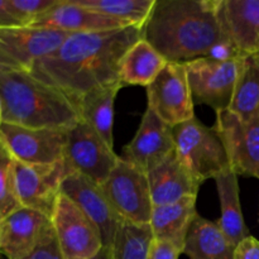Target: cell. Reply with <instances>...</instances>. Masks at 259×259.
Instances as JSON below:
<instances>
[{"instance_id":"obj_1","label":"cell","mask_w":259,"mask_h":259,"mask_svg":"<svg viewBox=\"0 0 259 259\" xmlns=\"http://www.w3.org/2000/svg\"><path fill=\"white\" fill-rule=\"evenodd\" d=\"M143 38V28L125 27L70 34L52 55L37 61L28 72L57 88L77 106L82 96L101 86L120 82L119 62Z\"/></svg>"},{"instance_id":"obj_2","label":"cell","mask_w":259,"mask_h":259,"mask_svg":"<svg viewBox=\"0 0 259 259\" xmlns=\"http://www.w3.org/2000/svg\"><path fill=\"white\" fill-rule=\"evenodd\" d=\"M218 0H156L143 27V39L167 62L187 63L209 57L218 45L229 40L223 32Z\"/></svg>"},{"instance_id":"obj_3","label":"cell","mask_w":259,"mask_h":259,"mask_svg":"<svg viewBox=\"0 0 259 259\" xmlns=\"http://www.w3.org/2000/svg\"><path fill=\"white\" fill-rule=\"evenodd\" d=\"M3 121L33 129L68 131L81 120L67 95L29 72L14 70L0 75Z\"/></svg>"},{"instance_id":"obj_4","label":"cell","mask_w":259,"mask_h":259,"mask_svg":"<svg viewBox=\"0 0 259 259\" xmlns=\"http://www.w3.org/2000/svg\"><path fill=\"white\" fill-rule=\"evenodd\" d=\"M172 132L177 157L199 182L204 184L232 169L227 149L215 126L210 128L195 116L174 126Z\"/></svg>"},{"instance_id":"obj_5","label":"cell","mask_w":259,"mask_h":259,"mask_svg":"<svg viewBox=\"0 0 259 259\" xmlns=\"http://www.w3.org/2000/svg\"><path fill=\"white\" fill-rule=\"evenodd\" d=\"M100 186L123 222L149 224L153 202L147 174L120 157L115 168Z\"/></svg>"},{"instance_id":"obj_6","label":"cell","mask_w":259,"mask_h":259,"mask_svg":"<svg viewBox=\"0 0 259 259\" xmlns=\"http://www.w3.org/2000/svg\"><path fill=\"white\" fill-rule=\"evenodd\" d=\"M14 187L20 206L52 217L63 181L73 174L66 158L52 164H27L14 159Z\"/></svg>"},{"instance_id":"obj_7","label":"cell","mask_w":259,"mask_h":259,"mask_svg":"<svg viewBox=\"0 0 259 259\" xmlns=\"http://www.w3.org/2000/svg\"><path fill=\"white\" fill-rule=\"evenodd\" d=\"M240 58L222 61L201 57L184 63L195 104L218 111L229 110L239 73Z\"/></svg>"},{"instance_id":"obj_8","label":"cell","mask_w":259,"mask_h":259,"mask_svg":"<svg viewBox=\"0 0 259 259\" xmlns=\"http://www.w3.org/2000/svg\"><path fill=\"white\" fill-rule=\"evenodd\" d=\"M51 220L65 259H90L103 250V238L98 227L65 195L58 197Z\"/></svg>"},{"instance_id":"obj_9","label":"cell","mask_w":259,"mask_h":259,"mask_svg":"<svg viewBox=\"0 0 259 259\" xmlns=\"http://www.w3.org/2000/svg\"><path fill=\"white\" fill-rule=\"evenodd\" d=\"M147 98L148 108L172 128L195 118V103L184 63H167L147 88Z\"/></svg>"},{"instance_id":"obj_10","label":"cell","mask_w":259,"mask_h":259,"mask_svg":"<svg viewBox=\"0 0 259 259\" xmlns=\"http://www.w3.org/2000/svg\"><path fill=\"white\" fill-rule=\"evenodd\" d=\"M65 158L73 172L103 185L120 156L88 123L80 120L67 131Z\"/></svg>"},{"instance_id":"obj_11","label":"cell","mask_w":259,"mask_h":259,"mask_svg":"<svg viewBox=\"0 0 259 259\" xmlns=\"http://www.w3.org/2000/svg\"><path fill=\"white\" fill-rule=\"evenodd\" d=\"M0 141L15 161L52 164L65 158L67 131L25 128L3 121Z\"/></svg>"},{"instance_id":"obj_12","label":"cell","mask_w":259,"mask_h":259,"mask_svg":"<svg viewBox=\"0 0 259 259\" xmlns=\"http://www.w3.org/2000/svg\"><path fill=\"white\" fill-rule=\"evenodd\" d=\"M214 126L227 149L232 171L237 176L259 180V116L243 121L229 110L218 111Z\"/></svg>"},{"instance_id":"obj_13","label":"cell","mask_w":259,"mask_h":259,"mask_svg":"<svg viewBox=\"0 0 259 259\" xmlns=\"http://www.w3.org/2000/svg\"><path fill=\"white\" fill-rule=\"evenodd\" d=\"M55 235L50 217L19 207L0 223V254L7 259H23Z\"/></svg>"},{"instance_id":"obj_14","label":"cell","mask_w":259,"mask_h":259,"mask_svg":"<svg viewBox=\"0 0 259 259\" xmlns=\"http://www.w3.org/2000/svg\"><path fill=\"white\" fill-rule=\"evenodd\" d=\"M175 152L172 126L147 108L134 138L123 148L121 158L148 174Z\"/></svg>"},{"instance_id":"obj_15","label":"cell","mask_w":259,"mask_h":259,"mask_svg":"<svg viewBox=\"0 0 259 259\" xmlns=\"http://www.w3.org/2000/svg\"><path fill=\"white\" fill-rule=\"evenodd\" d=\"M61 194L72 200L93 220L103 238L104 248L109 249L123 220L106 199L100 185L73 172L63 181Z\"/></svg>"},{"instance_id":"obj_16","label":"cell","mask_w":259,"mask_h":259,"mask_svg":"<svg viewBox=\"0 0 259 259\" xmlns=\"http://www.w3.org/2000/svg\"><path fill=\"white\" fill-rule=\"evenodd\" d=\"M70 34L50 28L17 27L0 29V50L22 70L52 55Z\"/></svg>"},{"instance_id":"obj_17","label":"cell","mask_w":259,"mask_h":259,"mask_svg":"<svg viewBox=\"0 0 259 259\" xmlns=\"http://www.w3.org/2000/svg\"><path fill=\"white\" fill-rule=\"evenodd\" d=\"M223 32L242 56L259 55V0H218Z\"/></svg>"},{"instance_id":"obj_18","label":"cell","mask_w":259,"mask_h":259,"mask_svg":"<svg viewBox=\"0 0 259 259\" xmlns=\"http://www.w3.org/2000/svg\"><path fill=\"white\" fill-rule=\"evenodd\" d=\"M28 27L50 28L67 34H82L119 29L125 28V25L77 4L75 0H60Z\"/></svg>"},{"instance_id":"obj_19","label":"cell","mask_w":259,"mask_h":259,"mask_svg":"<svg viewBox=\"0 0 259 259\" xmlns=\"http://www.w3.org/2000/svg\"><path fill=\"white\" fill-rule=\"evenodd\" d=\"M153 206L174 204L186 197H197L201 182L180 161L176 151L147 174Z\"/></svg>"},{"instance_id":"obj_20","label":"cell","mask_w":259,"mask_h":259,"mask_svg":"<svg viewBox=\"0 0 259 259\" xmlns=\"http://www.w3.org/2000/svg\"><path fill=\"white\" fill-rule=\"evenodd\" d=\"M196 211V197H186L174 204L153 206L151 225L154 240L167 243L184 253L185 243Z\"/></svg>"},{"instance_id":"obj_21","label":"cell","mask_w":259,"mask_h":259,"mask_svg":"<svg viewBox=\"0 0 259 259\" xmlns=\"http://www.w3.org/2000/svg\"><path fill=\"white\" fill-rule=\"evenodd\" d=\"M167 63L166 58L142 38L121 57L118 68L119 81L123 86L148 88Z\"/></svg>"},{"instance_id":"obj_22","label":"cell","mask_w":259,"mask_h":259,"mask_svg":"<svg viewBox=\"0 0 259 259\" xmlns=\"http://www.w3.org/2000/svg\"><path fill=\"white\" fill-rule=\"evenodd\" d=\"M120 82L101 86L86 94L78 101L81 120L88 123L111 148H114V108Z\"/></svg>"},{"instance_id":"obj_23","label":"cell","mask_w":259,"mask_h":259,"mask_svg":"<svg viewBox=\"0 0 259 259\" xmlns=\"http://www.w3.org/2000/svg\"><path fill=\"white\" fill-rule=\"evenodd\" d=\"M219 195L222 215L218 225L225 237L234 247H237L244 238L249 237V230L245 225L239 197L238 176L232 169L219 175L214 179Z\"/></svg>"},{"instance_id":"obj_24","label":"cell","mask_w":259,"mask_h":259,"mask_svg":"<svg viewBox=\"0 0 259 259\" xmlns=\"http://www.w3.org/2000/svg\"><path fill=\"white\" fill-rule=\"evenodd\" d=\"M234 249L217 222L197 215L187 234L184 254L190 259H233Z\"/></svg>"},{"instance_id":"obj_25","label":"cell","mask_w":259,"mask_h":259,"mask_svg":"<svg viewBox=\"0 0 259 259\" xmlns=\"http://www.w3.org/2000/svg\"><path fill=\"white\" fill-rule=\"evenodd\" d=\"M230 113L243 121L259 116V55L242 56Z\"/></svg>"},{"instance_id":"obj_26","label":"cell","mask_w":259,"mask_h":259,"mask_svg":"<svg viewBox=\"0 0 259 259\" xmlns=\"http://www.w3.org/2000/svg\"><path fill=\"white\" fill-rule=\"evenodd\" d=\"M77 4L111 18L125 27L143 28L156 0H75Z\"/></svg>"},{"instance_id":"obj_27","label":"cell","mask_w":259,"mask_h":259,"mask_svg":"<svg viewBox=\"0 0 259 259\" xmlns=\"http://www.w3.org/2000/svg\"><path fill=\"white\" fill-rule=\"evenodd\" d=\"M154 242L151 225L121 222L109 248L110 259H149Z\"/></svg>"},{"instance_id":"obj_28","label":"cell","mask_w":259,"mask_h":259,"mask_svg":"<svg viewBox=\"0 0 259 259\" xmlns=\"http://www.w3.org/2000/svg\"><path fill=\"white\" fill-rule=\"evenodd\" d=\"M14 158L0 141V223L20 206L14 187Z\"/></svg>"},{"instance_id":"obj_29","label":"cell","mask_w":259,"mask_h":259,"mask_svg":"<svg viewBox=\"0 0 259 259\" xmlns=\"http://www.w3.org/2000/svg\"><path fill=\"white\" fill-rule=\"evenodd\" d=\"M60 0H8L10 9L25 27L32 24L38 17L52 9Z\"/></svg>"},{"instance_id":"obj_30","label":"cell","mask_w":259,"mask_h":259,"mask_svg":"<svg viewBox=\"0 0 259 259\" xmlns=\"http://www.w3.org/2000/svg\"><path fill=\"white\" fill-rule=\"evenodd\" d=\"M23 259H65V257L58 247L56 235H52L46 242H43L34 252Z\"/></svg>"},{"instance_id":"obj_31","label":"cell","mask_w":259,"mask_h":259,"mask_svg":"<svg viewBox=\"0 0 259 259\" xmlns=\"http://www.w3.org/2000/svg\"><path fill=\"white\" fill-rule=\"evenodd\" d=\"M233 259H259V240L252 235L244 238L235 247Z\"/></svg>"},{"instance_id":"obj_32","label":"cell","mask_w":259,"mask_h":259,"mask_svg":"<svg viewBox=\"0 0 259 259\" xmlns=\"http://www.w3.org/2000/svg\"><path fill=\"white\" fill-rule=\"evenodd\" d=\"M17 27H25V25L10 9L8 0H0V29Z\"/></svg>"},{"instance_id":"obj_33","label":"cell","mask_w":259,"mask_h":259,"mask_svg":"<svg viewBox=\"0 0 259 259\" xmlns=\"http://www.w3.org/2000/svg\"><path fill=\"white\" fill-rule=\"evenodd\" d=\"M181 252L167 243L154 240L151 248L149 259H179Z\"/></svg>"},{"instance_id":"obj_34","label":"cell","mask_w":259,"mask_h":259,"mask_svg":"<svg viewBox=\"0 0 259 259\" xmlns=\"http://www.w3.org/2000/svg\"><path fill=\"white\" fill-rule=\"evenodd\" d=\"M14 70H22V68H20L14 61L10 60V58L8 57L2 50H0V75L4 72H9V71H14Z\"/></svg>"},{"instance_id":"obj_35","label":"cell","mask_w":259,"mask_h":259,"mask_svg":"<svg viewBox=\"0 0 259 259\" xmlns=\"http://www.w3.org/2000/svg\"><path fill=\"white\" fill-rule=\"evenodd\" d=\"M90 259H110V254H109V250L106 249V248H103V250H101L98 255H95V257Z\"/></svg>"},{"instance_id":"obj_36","label":"cell","mask_w":259,"mask_h":259,"mask_svg":"<svg viewBox=\"0 0 259 259\" xmlns=\"http://www.w3.org/2000/svg\"><path fill=\"white\" fill-rule=\"evenodd\" d=\"M3 123V104H2V99H0V125Z\"/></svg>"}]
</instances>
